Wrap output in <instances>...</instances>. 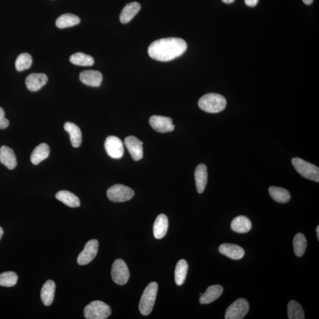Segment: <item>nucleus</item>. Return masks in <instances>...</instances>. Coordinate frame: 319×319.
<instances>
[{
	"label": "nucleus",
	"instance_id": "4be33fe9",
	"mask_svg": "<svg viewBox=\"0 0 319 319\" xmlns=\"http://www.w3.org/2000/svg\"><path fill=\"white\" fill-rule=\"evenodd\" d=\"M141 5L137 2H132L125 6L123 10H122L120 20L121 23L126 24L130 22L133 19L134 16L139 13Z\"/></svg>",
	"mask_w": 319,
	"mask_h": 319
},
{
	"label": "nucleus",
	"instance_id": "f03ea898",
	"mask_svg": "<svg viewBox=\"0 0 319 319\" xmlns=\"http://www.w3.org/2000/svg\"><path fill=\"white\" fill-rule=\"evenodd\" d=\"M199 108L208 113H218L223 111L226 106L224 97L218 94H206L200 98L198 102Z\"/></svg>",
	"mask_w": 319,
	"mask_h": 319
},
{
	"label": "nucleus",
	"instance_id": "e433bc0d",
	"mask_svg": "<svg viewBox=\"0 0 319 319\" xmlns=\"http://www.w3.org/2000/svg\"><path fill=\"white\" fill-rule=\"evenodd\" d=\"M222 1L226 3V4H231V3L234 2L235 0H222Z\"/></svg>",
	"mask_w": 319,
	"mask_h": 319
},
{
	"label": "nucleus",
	"instance_id": "1a4fd4ad",
	"mask_svg": "<svg viewBox=\"0 0 319 319\" xmlns=\"http://www.w3.org/2000/svg\"><path fill=\"white\" fill-rule=\"evenodd\" d=\"M105 148L106 153L112 159H120L123 156V143L117 137L111 136L107 137L105 142Z\"/></svg>",
	"mask_w": 319,
	"mask_h": 319
},
{
	"label": "nucleus",
	"instance_id": "7c9ffc66",
	"mask_svg": "<svg viewBox=\"0 0 319 319\" xmlns=\"http://www.w3.org/2000/svg\"><path fill=\"white\" fill-rule=\"evenodd\" d=\"M287 314L288 319H305L302 306L297 303L296 301L291 300L288 304Z\"/></svg>",
	"mask_w": 319,
	"mask_h": 319
},
{
	"label": "nucleus",
	"instance_id": "20e7f679",
	"mask_svg": "<svg viewBox=\"0 0 319 319\" xmlns=\"http://www.w3.org/2000/svg\"><path fill=\"white\" fill-rule=\"evenodd\" d=\"M111 314V309L106 303L96 300L84 309V317L87 319H106Z\"/></svg>",
	"mask_w": 319,
	"mask_h": 319
},
{
	"label": "nucleus",
	"instance_id": "f3484780",
	"mask_svg": "<svg viewBox=\"0 0 319 319\" xmlns=\"http://www.w3.org/2000/svg\"><path fill=\"white\" fill-rule=\"evenodd\" d=\"M223 291V288L221 285H211L207 288L204 294L201 295L199 302L202 305L213 303L221 296Z\"/></svg>",
	"mask_w": 319,
	"mask_h": 319
},
{
	"label": "nucleus",
	"instance_id": "9d476101",
	"mask_svg": "<svg viewBox=\"0 0 319 319\" xmlns=\"http://www.w3.org/2000/svg\"><path fill=\"white\" fill-rule=\"evenodd\" d=\"M99 243L96 240H91L86 244L84 249L77 256V262L79 265H85L90 263L97 256Z\"/></svg>",
	"mask_w": 319,
	"mask_h": 319
},
{
	"label": "nucleus",
	"instance_id": "ddd939ff",
	"mask_svg": "<svg viewBox=\"0 0 319 319\" xmlns=\"http://www.w3.org/2000/svg\"><path fill=\"white\" fill-rule=\"evenodd\" d=\"M48 80L46 74L33 73L30 74L26 79V85L31 92H36L46 84Z\"/></svg>",
	"mask_w": 319,
	"mask_h": 319
},
{
	"label": "nucleus",
	"instance_id": "6e6552de",
	"mask_svg": "<svg viewBox=\"0 0 319 319\" xmlns=\"http://www.w3.org/2000/svg\"><path fill=\"white\" fill-rule=\"evenodd\" d=\"M113 281L118 285H124L130 278L127 265L123 259H117L113 263L111 270Z\"/></svg>",
	"mask_w": 319,
	"mask_h": 319
},
{
	"label": "nucleus",
	"instance_id": "9b49d317",
	"mask_svg": "<svg viewBox=\"0 0 319 319\" xmlns=\"http://www.w3.org/2000/svg\"><path fill=\"white\" fill-rule=\"evenodd\" d=\"M150 126L155 131L160 133L172 132L175 126L171 118L160 115H153L149 120Z\"/></svg>",
	"mask_w": 319,
	"mask_h": 319
},
{
	"label": "nucleus",
	"instance_id": "58836bf2",
	"mask_svg": "<svg viewBox=\"0 0 319 319\" xmlns=\"http://www.w3.org/2000/svg\"><path fill=\"white\" fill-rule=\"evenodd\" d=\"M317 232L318 235V239L319 240V226H317Z\"/></svg>",
	"mask_w": 319,
	"mask_h": 319
},
{
	"label": "nucleus",
	"instance_id": "aec40b11",
	"mask_svg": "<svg viewBox=\"0 0 319 319\" xmlns=\"http://www.w3.org/2000/svg\"><path fill=\"white\" fill-rule=\"evenodd\" d=\"M56 285L52 280H48L44 283L41 288L40 297L44 305L49 306L54 300Z\"/></svg>",
	"mask_w": 319,
	"mask_h": 319
},
{
	"label": "nucleus",
	"instance_id": "b1692460",
	"mask_svg": "<svg viewBox=\"0 0 319 319\" xmlns=\"http://www.w3.org/2000/svg\"><path fill=\"white\" fill-rule=\"evenodd\" d=\"M64 128L70 134L71 145L73 147H79L82 143V136L80 128L73 123H66Z\"/></svg>",
	"mask_w": 319,
	"mask_h": 319
},
{
	"label": "nucleus",
	"instance_id": "412c9836",
	"mask_svg": "<svg viewBox=\"0 0 319 319\" xmlns=\"http://www.w3.org/2000/svg\"><path fill=\"white\" fill-rule=\"evenodd\" d=\"M50 148L45 143L37 146L33 151L31 156V162L34 165H37L49 156Z\"/></svg>",
	"mask_w": 319,
	"mask_h": 319
},
{
	"label": "nucleus",
	"instance_id": "c756f323",
	"mask_svg": "<svg viewBox=\"0 0 319 319\" xmlns=\"http://www.w3.org/2000/svg\"><path fill=\"white\" fill-rule=\"evenodd\" d=\"M308 242L305 235L298 233L293 239V247L295 254L297 256H302L305 254Z\"/></svg>",
	"mask_w": 319,
	"mask_h": 319
},
{
	"label": "nucleus",
	"instance_id": "f257e3e1",
	"mask_svg": "<svg viewBox=\"0 0 319 319\" xmlns=\"http://www.w3.org/2000/svg\"><path fill=\"white\" fill-rule=\"evenodd\" d=\"M187 47V43L182 38H164L152 43L148 47V53L154 60L169 62L182 55Z\"/></svg>",
	"mask_w": 319,
	"mask_h": 319
},
{
	"label": "nucleus",
	"instance_id": "4c0bfd02",
	"mask_svg": "<svg viewBox=\"0 0 319 319\" xmlns=\"http://www.w3.org/2000/svg\"><path fill=\"white\" fill-rule=\"evenodd\" d=\"M2 235H3V230L2 228L0 227V240H1Z\"/></svg>",
	"mask_w": 319,
	"mask_h": 319
},
{
	"label": "nucleus",
	"instance_id": "423d86ee",
	"mask_svg": "<svg viewBox=\"0 0 319 319\" xmlns=\"http://www.w3.org/2000/svg\"><path fill=\"white\" fill-rule=\"evenodd\" d=\"M106 195L110 201L124 202L133 198L134 192L130 187L123 184H115L107 190Z\"/></svg>",
	"mask_w": 319,
	"mask_h": 319
},
{
	"label": "nucleus",
	"instance_id": "5701e85b",
	"mask_svg": "<svg viewBox=\"0 0 319 319\" xmlns=\"http://www.w3.org/2000/svg\"><path fill=\"white\" fill-rule=\"evenodd\" d=\"M231 227L232 230L238 233H247L251 230L252 223L248 217L244 216H239L232 220Z\"/></svg>",
	"mask_w": 319,
	"mask_h": 319
},
{
	"label": "nucleus",
	"instance_id": "f704fd0d",
	"mask_svg": "<svg viewBox=\"0 0 319 319\" xmlns=\"http://www.w3.org/2000/svg\"><path fill=\"white\" fill-rule=\"evenodd\" d=\"M258 1L259 0H245V2L249 7H255L258 4Z\"/></svg>",
	"mask_w": 319,
	"mask_h": 319
},
{
	"label": "nucleus",
	"instance_id": "473e14b6",
	"mask_svg": "<svg viewBox=\"0 0 319 319\" xmlns=\"http://www.w3.org/2000/svg\"><path fill=\"white\" fill-rule=\"evenodd\" d=\"M18 277L13 271H8L0 274V285L3 287H13L17 284Z\"/></svg>",
	"mask_w": 319,
	"mask_h": 319
},
{
	"label": "nucleus",
	"instance_id": "c9c22d12",
	"mask_svg": "<svg viewBox=\"0 0 319 319\" xmlns=\"http://www.w3.org/2000/svg\"><path fill=\"white\" fill-rule=\"evenodd\" d=\"M303 1L307 5H311L314 2V0H303Z\"/></svg>",
	"mask_w": 319,
	"mask_h": 319
},
{
	"label": "nucleus",
	"instance_id": "393cba45",
	"mask_svg": "<svg viewBox=\"0 0 319 319\" xmlns=\"http://www.w3.org/2000/svg\"><path fill=\"white\" fill-rule=\"evenodd\" d=\"M56 198L70 208L80 207V201L78 198L73 193L68 190H61L56 195Z\"/></svg>",
	"mask_w": 319,
	"mask_h": 319
},
{
	"label": "nucleus",
	"instance_id": "7ed1b4c3",
	"mask_svg": "<svg viewBox=\"0 0 319 319\" xmlns=\"http://www.w3.org/2000/svg\"><path fill=\"white\" fill-rule=\"evenodd\" d=\"M158 291V284L156 282H152L145 288L142 294L139 304V310L141 314L147 316L153 310L156 299Z\"/></svg>",
	"mask_w": 319,
	"mask_h": 319
},
{
	"label": "nucleus",
	"instance_id": "0eeeda50",
	"mask_svg": "<svg viewBox=\"0 0 319 319\" xmlns=\"http://www.w3.org/2000/svg\"><path fill=\"white\" fill-rule=\"evenodd\" d=\"M249 311L248 301L241 298L232 303L226 309L225 319H243Z\"/></svg>",
	"mask_w": 319,
	"mask_h": 319
},
{
	"label": "nucleus",
	"instance_id": "2f4dec72",
	"mask_svg": "<svg viewBox=\"0 0 319 319\" xmlns=\"http://www.w3.org/2000/svg\"><path fill=\"white\" fill-rule=\"evenodd\" d=\"M32 64V58L29 53H23L18 56L16 59V70L19 71H22L28 70L31 67Z\"/></svg>",
	"mask_w": 319,
	"mask_h": 319
},
{
	"label": "nucleus",
	"instance_id": "bb28decb",
	"mask_svg": "<svg viewBox=\"0 0 319 319\" xmlns=\"http://www.w3.org/2000/svg\"><path fill=\"white\" fill-rule=\"evenodd\" d=\"M271 198L274 201L282 204H285L290 201L291 195L288 190L282 187L271 186L268 189Z\"/></svg>",
	"mask_w": 319,
	"mask_h": 319
},
{
	"label": "nucleus",
	"instance_id": "72a5a7b5",
	"mask_svg": "<svg viewBox=\"0 0 319 319\" xmlns=\"http://www.w3.org/2000/svg\"><path fill=\"white\" fill-rule=\"evenodd\" d=\"M9 126V121L5 118L4 110L0 107V129H5Z\"/></svg>",
	"mask_w": 319,
	"mask_h": 319
},
{
	"label": "nucleus",
	"instance_id": "6ab92c4d",
	"mask_svg": "<svg viewBox=\"0 0 319 319\" xmlns=\"http://www.w3.org/2000/svg\"><path fill=\"white\" fill-rule=\"evenodd\" d=\"M195 177L197 190L199 193L204 192L208 182L207 168L204 164H200L196 168Z\"/></svg>",
	"mask_w": 319,
	"mask_h": 319
},
{
	"label": "nucleus",
	"instance_id": "f8f14e48",
	"mask_svg": "<svg viewBox=\"0 0 319 319\" xmlns=\"http://www.w3.org/2000/svg\"><path fill=\"white\" fill-rule=\"evenodd\" d=\"M124 144L133 159L135 161L142 160L143 157V142L136 137L128 136L124 140Z\"/></svg>",
	"mask_w": 319,
	"mask_h": 319
},
{
	"label": "nucleus",
	"instance_id": "4468645a",
	"mask_svg": "<svg viewBox=\"0 0 319 319\" xmlns=\"http://www.w3.org/2000/svg\"><path fill=\"white\" fill-rule=\"evenodd\" d=\"M79 79L83 84L99 87L103 81V74L98 71H85L80 73Z\"/></svg>",
	"mask_w": 319,
	"mask_h": 319
},
{
	"label": "nucleus",
	"instance_id": "a878e982",
	"mask_svg": "<svg viewBox=\"0 0 319 319\" xmlns=\"http://www.w3.org/2000/svg\"><path fill=\"white\" fill-rule=\"evenodd\" d=\"M80 22L79 17L73 14H65L59 16L56 20V25L59 29H65L74 26Z\"/></svg>",
	"mask_w": 319,
	"mask_h": 319
},
{
	"label": "nucleus",
	"instance_id": "39448f33",
	"mask_svg": "<svg viewBox=\"0 0 319 319\" xmlns=\"http://www.w3.org/2000/svg\"><path fill=\"white\" fill-rule=\"evenodd\" d=\"M291 162L295 169L302 177L309 180L319 182V169L318 166L299 157L293 158Z\"/></svg>",
	"mask_w": 319,
	"mask_h": 319
},
{
	"label": "nucleus",
	"instance_id": "c85d7f7f",
	"mask_svg": "<svg viewBox=\"0 0 319 319\" xmlns=\"http://www.w3.org/2000/svg\"><path fill=\"white\" fill-rule=\"evenodd\" d=\"M70 61L73 65L82 67H91L94 64V59L92 56L81 52L76 53L71 55Z\"/></svg>",
	"mask_w": 319,
	"mask_h": 319
},
{
	"label": "nucleus",
	"instance_id": "cd10ccee",
	"mask_svg": "<svg viewBox=\"0 0 319 319\" xmlns=\"http://www.w3.org/2000/svg\"><path fill=\"white\" fill-rule=\"evenodd\" d=\"M188 267L185 259H180L177 262L175 273V282L177 285H182L185 281Z\"/></svg>",
	"mask_w": 319,
	"mask_h": 319
},
{
	"label": "nucleus",
	"instance_id": "2eb2a0df",
	"mask_svg": "<svg viewBox=\"0 0 319 319\" xmlns=\"http://www.w3.org/2000/svg\"><path fill=\"white\" fill-rule=\"evenodd\" d=\"M219 251L220 254L235 260L243 258L245 255V251L243 248L233 244H222L219 247Z\"/></svg>",
	"mask_w": 319,
	"mask_h": 319
},
{
	"label": "nucleus",
	"instance_id": "a211bd4d",
	"mask_svg": "<svg viewBox=\"0 0 319 319\" xmlns=\"http://www.w3.org/2000/svg\"><path fill=\"white\" fill-rule=\"evenodd\" d=\"M169 221L165 214H160L155 220L153 227L154 236L157 240L162 239L168 232Z\"/></svg>",
	"mask_w": 319,
	"mask_h": 319
},
{
	"label": "nucleus",
	"instance_id": "dca6fc26",
	"mask_svg": "<svg viewBox=\"0 0 319 319\" xmlns=\"http://www.w3.org/2000/svg\"><path fill=\"white\" fill-rule=\"evenodd\" d=\"M0 163L9 170H13L16 168V157L11 148L5 145L0 147Z\"/></svg>",
	"mask_w": 319,
	"mask_h": 319
}]
</instances>
